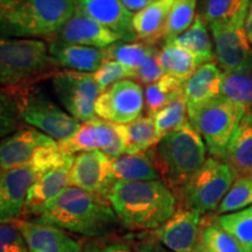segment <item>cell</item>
<instances>
[{"instance_id": "cell-1", "label": "cell", "mask_w": 252, "mask_h": 252, "mask_svg": "<svg viewBox=\"0 0 252 252\" xmlns=\"http://www.w3.org/2000/svg\"><path fill=\"white\" fill-rule=\"evenodd\" d=\"M108 201L119 224L131 231H154L178 210V198L161 180L116 181Z\"/></svg>"}, {"instance_id": "cell-49", "label": "cell", "mask_w": 252, "mask_h": 252, "mask_svg": "<svg viewBox=\"0 0 252 252\" xmlns=\"http://www.w3.org/2000/svg\"><path fill=\"white\" fill-rule=\"evenodd\" d=\"M251 173H252V172H251Z\"/></svg>"}, {"instance_id": "cell-17", "label": "cell", "mask_w": 252, "mask_h": 252, "mask_svg": "<svg viewBox=\"0 0 252 252\" xmlns=\"http://www.w3.org/2000/svg\"><path fill=\"white\" fill-rule=\"evenodd\" d=\"M75 4L87 17L112 31L121 41H137L132 26L133 14L125 8L121 0H75Z\"/></svg>"}, {"instance_id": "cell-27", "label": "cell", "mask_w": 252, "mask_h": 252, "mask_svg": "<svg viewBox=\"0 0 252 252\" xmlns=\"http://www.w3.org/2000/svg\"><path fill=\"white\" fill-rule=\"evenodd\" d=\"M158 58L165 74L184 82L187 81L198 67H201L196 56L173 42H166L158 53Z\"/></svg>"}, {"instance_id": "cell-39", "label": "cell", "mask_w": 252, "mask_h": 252, "mask_svg": "<svg viewBox=\"0 0 252 252\" xmlns=\"http://www.w3.org/2000/svg\"><path fill=\"white\" fill-rule=\"evenodd\" d=\"M94 77L103 93L117 82L133 80L134 71L118 62L104 61L100 67L94 72Z\"/></svg>"}, {"instance_id": "cell-34", "label": "cell", "mask_w": 252, "mask_h": 252, "mask_svg": "<svg viewBox=\"0 0 252 252\" xmlns=\"http://www.w3.org/2000/svg\"><path fill=\"white\" fill-rule=\"evenodd\" d=\"M196 252H242L236 239L215 222L202 223Z\"/></svg>"}, {"instance_id": "cell-28", "label": "cell", "mask_w": 252, "mask_h": 252, "mask_svg": "<svg viewBox=\"0 0 252 252\" xmlns=\"http://www.w3.org/2000/svg\"><path fill=\"white\" fill-rule=\"evenodd\" d=\"M206 24L207 23L203 20L202 17L198 15L195 18L194 23L187 31L171 41L175 45L189 50L191 54L196 56L201 65L210 63L215 58L212 39H210Z\"/></svg>"}, {"instance_id": "cell-33", "label": "cell", "mask_w": 252, "mask_h": 252, "mask_svg": "<svg viewBox=\"0 0 252 252\" xmlns=\"http://www.w3.org/2000/svg\"><path fill=\"white\" fill-rule=\"evenodd\" d=\"M215 222L236 239L242 252L252 250V206L238 212L219 215Z\"/></svg>"}, {"instance_id": "cell-38", "label": "cell", "mask_w": 252, "mask_h": 252, "mask_svg": "<svg viewBox=\"0 0 252 252\" xmlns=\"http://www.w3.org/2000/svg\"><path fill=\"white\" fill-rule=\"evenodd\" d=\"M18 103L9 89H0V138L7 137L20 126Z\"/></svg>"}, {"instance_id": "cell-16", "label": "cell", "mask_w": 252, "mask_h": 252, "mask_svg": "<svg viewBox=\"0 0 252 252\" xmlns=\"http://www.w3.org/2000/svg\"><path fill=\"white\" fill-rule=\"evenodd\" d=\"M202 223L201 214L178 208L165 224L151 234L173 252H196Z\"/></svg>"}, {"instance_id": "cell-46", "label": "cell", "mask_w": 252, "mask_h": 252, "mask_svg": "<svg viewBox=\"0 0 252 252\" xmlns=\"http://www.w3.org/2000/svg\"><path fill=\"white\" fill-rule=\"evenodd\" d=\"M166 1H167V2H168V4H169V5H171V6H172V4H173V2H174V1H175V0H166Z\"/></svg>"}, {"instance_id": "cell-19", "label": "cell", "mask_w": 252, "mask_h": 252, "mask_svg": "<svg viewBox=\"0 0 252 252\" xmlns=\"http://www.w3.org/2000/svg\"><path fill=\"white\" fill-rule=\"evenodd\" d=\"M15 223L26 241L28 252H82L78 242L64 230L34 220H18Z\"/></svg>"}, {"instance_id": "cell-31", "label": "cell", "mask_w": 252, "mask_h": 252, "mask_svg": "<svg viewBox=\"0 0 252 252\" xmlns=\"http://www.w3.org/2000/svg\"><path fill=\"white\" fill-rule=\"evenodd\" d=\"M154 46L143 42H124L118 41L102 49L104 61H115L125 65L134 72L146 62V60L157 52Z\"/></svg>"}, {"instance_id": "cell-30", "label": "cell", "mask_w": 252, "mask_h": 252, "mask_svg": "<svg viewBox=\"0 0 252 252\" xmlns=\"http://www.w3.org/2000/svg\"><path fill=\"white\" fill-rule=\"evenodd\" d=\"M185 82L165 74L159 81L145 88V105L149 116L157 113L173 100L184 96Z\"/></svg>"}, {"instance_id": "cell-29", "label": "cell", "mask_w": 252, "mask_h": 252, "mask_svg": "<svg viewBox=\"0 0 252 252\" xmlns=\"http://www.w3.org/2000/svg\"><path fill=\"white\" fill-rule=\"evenodd\" d=\"M151 116H140L125 125V154H137L152 149L161 139Z\"/></svg>"}, {"instance_id": "cell-22", "label": "cell", "mask_w": 252, "mask_h": 252, "mask_svg": "<svg viewBox=\"0 0 252 252\" xmlns=\"http://www.w3.org/2000/svg\"><path fill=\"white\" fill-rule=\"evenodd\" d=\"M230 167L236 178L252 172V117L243 116L226 146L222 161Z\"/></svg>"}, {"instance_id": "cell-44", "label": "cell", "mask_w": 252, "mask_h": 252, "mask_svg": "<svg viewBox=\"0 0 252 252\" xmlns=\"http://www.w3.org/2000/svg\"><path fill=\"white\" fill-rule=\"evenodd\" d=\"M121 2L125 6V8H127L131 12H139L141 9L149 6L152 0H121Z\"/></svg>"}, {"instance_id": "cell-41", "label": "cell", "mask_w": 252, "mask_h": 252, "mask_svg": "<svg viewBox=\"0 0 252 252\" xmlns=\"http://www.w3.org/2000/svg\"><path fill=\"white\" fill-rule=\"evenodd\" d=\"M158 53H159V50L154 52L146 60V62L134 72V80H138L140 83L149 86V84H152L154 82L159 81L165 75L161 64L159 62Z\"/></svg>"}, {"instance_id": "cell-14", "label": "cell", "mask_w": 252, "mask_h": 252, "mask_svg": "<svg viewBox=\"0 0 252 252\" xmlns=\"http://www.w3.org/2000/svg\"><path fill=\"white\" fill-rule=\"evenodd\" d=\"M39 174L33 165L0 169V224L17 222L25 213L28 191Z\"/></svg>"}, {"instance_id": "cell-11", "label": "cell", "mask_w": 252, "mask_h": 252, "mask_svg": "<svg viewBox=\"0 0 252 252\" xmlns=\"http://www.w3.org/2000/svg\"><path fill=\"white\" fill-rule=\"evenodd\" d=\"M144 105L145 96L140 84L133 80H124L99 94L94 103V112L105 122L127 125L140 117Z\"/></svg>"}, {"instance_id": "cell-45", "label": "cell", "mask_w": 252, "mask_h": 252, "mask_svg": "<svg viewBox=\"0 0 252 252\" xmlns=\"http://www.w3.org/2000/svg\"><path fill=\"white\" fill-rule=\"evenodd\" d=\"M245 32H247L248 39L252 45V0L250 2V7H249L247 21H245Z\"/></svg>"}, {"instance_id": "cell-25", "label": "cell", "mask_w": 252, "mask_h": 252, "mask_svg": "<svg viewBox=\"0 0 252 252\" xmlns=\"http://www.w3.org/2000/svg\"><path fill=\"white\" fill-rule=\"evenodd\" d=\"M112 174L116 181L160 180L150 150L137 154H124L112 159Z\"/></svg>"}, {"instance_id": "cell-13", "label": "cell", "mask_w": 252, "mask_h": 252, "mask_svg": "<svg viewBox=\"0 0 252 252\" xmlns=\"http://www.w3.org/2000/svg\"><path fill=\"white\" fill-rule=\"evenodd\" d=\"M115 182L112 159L103 152L90 151L75 156L69 174V186L108 198Z\"/></svg>"}, {"instance_id": "cell-9", "label": "cell", "mask_w": 252, "mask_h": 252, "mask_svg": "<svg viewBox=\"0 0 252 252\" xmlns=\"http://www.w3.org/2000/svg\"><path fill=\"white\" fill-rule=\"evenodd\" d=\"M53 87L60 102L72 117L82 123L97 118L94 103L102 90L94 81V74L74 70L55 72Z\"/></svg>"}, {"instance_id": "cell-48", "label": "cell", "mask_w": 252, "mask_h": 252, "mask_svg": "<svg viewBox=\"0 0 252 252\" xmlns=\"http://www.w3.org/2000/svg\"><path fill=\"white\" fill-rule=\"evenodd\" d=\"M251 252H252V250H251Z\"/></svg>"}, {"instance_id": "cell-42", "label": "cell", "mask_w": 252, "mask_h": 252, "mask_svg": "<svg viewBox=\"0 0 252 252\" xmlns=\"http://www.w3.org/2000/svg\"><path fill=\"white\" fill-rule=\"evenodd\" d=\"M84 252H134L128 244L122 241H102L88 244Z\"/></svg>"}, {"instance_id": "cell-26", "label": "cell", "mask_w": 252, "mask_h": 252, "mask_svg": "<svg viewBox=\"0 0 252 252\" xmlns=\"http://www.w3.org/2000/svg\"><path fill=\"white\" fill-rule=\"evenodd\" d=\"M251 0H202L201 17L209 25L245 26Z\"/></svg>"}, {"instance_id": "cell-32", "label": "cell", "mask_w": 252, "mask_h": 252, "mask_svg": "<svg viewBox=\"0 0 252 252\" xmlns=\"http://www.w3.org/2000/svg\"><path fill=\"white\" fill-rule=\"evenodd\" d=\"M220 96L237 104L244 116L252 117V74L224 72L220 84Z\"/></svg>"}, {"instance_id": "cell-23", "label": "cell", "mask_w": 252, "mask_h": 252, "mask_svg": "<svg viewBox=\"0 0 252 252\" xmlns=\"http://www.w3.org/2000/svg\"><path fill=\"white\" fill-rule=\"evenodd\" d=\"M171 5L166 0H154L149 6L133 14L132 26L137 40L153 46L163 39Z\"/></svg>"}, {"instance_id": "cell-24", "label": "cell", "mask_w": 252, "mask_h": 252, "mask_svg": "<svg viewBox=\"0 0 252 252\" xmlns=\"http://www.w3.org/2000/svg\"><path fill=\"white\" fill-rule=\"evenodd\" d=\"M223 72L215 63L202 64L185 82L184 97L187 105L206 102L220 96Z\"/></svg>"}, {"instance_id": "cell-2", "label": "cell", "mask_w": 252, "mask_h": 252, "mask_svg": "<svg viewBox=\"0 0 252 252\" xmlns=\"http://www.w3.org/2000/svg\"><path fill=\"white\" fill-rule=\"evenodd\" d=\"M33 220L64 231L99 238L111 234L119 224L108 198L74 186H69L47 203Z\"/></svg>"}, {"instance_id": "cell-5", "label": "cell", "mask_w": 252, "mask_h": 252, "mask_svg": "<svg viewBox=\"0 0 252 252\" xmlns=\"http://www.w3.org/2000/svg\"><path fill=\"white\" fill-rule=\"evenodd\" d=\"M58 67L45 41L0 37V87L14 89L28 86Z\"/></svg>"}, {"instance_id": "cell-12", "label": "cell", "mask_w": 252, "mask_h": 252, "mask_svg": "<svg viewBox=\"0 0 252 252\" xmlns=\"http://www.w3.org/2000/svg\"><path fill=\"white\" fill-rule=\"evenodd\" d=\"M214 39V53L223 72L252 71V45L245 26L210 25Z\"/></svg>"}, {"instance_id": "cell-4", "label": "cell", "mask_w": 252, "mask_h": 252, "mask_svg": "<svg viewBox=\"0 0 252 252\" xmlns=\"http://www.w3.org/2000/svg\"><path fill=\"white\" fill-rule=\"evenodd\" d=\"M150 152L160 180L174 194L207 160L206 144L189 122L163 135Z\"/></svg>"}, {"instance_id": "cell-35", "label": "cell", "mask_w": 252, "mask_h": 252, "mask_svg": "<svg viewBox=\"0 0 252 252\" xmlns=\"http://www.w3.org/2000/svg\"><path fill=\"white\" fill-rule=\"evenodd\" d=\"M197 0H175L169 8L163 40L171 42L191 26L195 20Z\"/></svg>"}, {"instance_id": "cell-20", "label": "cell", "mask_w": 252, "mask_h": 252, "mask_svg": "<svg viewBox=\"0 0 252 252\" xmlns=\"http://www.w3.org/2000/svg\"><path fill=\"white\" fill-rule=\"evenodd\" d=\"M75 156L65 162L40 173L28 191L25 213L35 216L40 209L69 187V174Z\"/></svg>"}, {"instance_id": "cell-37", "label": "cell", "mask_w": 252, "mask_h": 252, "mask_svg": "<svg viewBox=\"0 0 252 252\" xmlns=\"http://www.w3.org/2000/svg\"><path fill=\"white\" fill-rule=\"evenodd\" d=\"M252 206V179L249 176L238 178L223 197L216 213L224 215L245 209Z\"/></svg>"}, {"instance_id": "cell-43", "label": "cell", "mask_w": 252, "mask_h": 252, "mask_svg": "<svg viewBox=\"0 0 252 252\" xmlns=\"http://www.w3.org/2000/svg\"><path fill=\"white\" fill-rule=\"evenodd\" d=\"M134 252H173L167 249L161 242H159L151 234L135 239L133 242Z\"/></svg>"}, {"instance_id": "cell-21", "label": "cell", "mask_w": 252, "mask_h": 252, "mask_svg": "<svg viewBox=\"0 0 252 252\" xmlns=\"http://www.w3.org/2000/svg\"><path fill=\"white\" fill-rule=\"evenodd\" d=\"M49 55L61 67L69 70L94 74L104 62L102 49L72 45L58 40H49Z\"/></svg>"}, {"instance_id": "cell-6", "label": "cell", "mask_w": 252, "mask_h": 252, "mask_svg": "<svg viewBox=\"0 0 252 252\" xmlns=\"http://www.w3.org/2000/svg\"><path fill=\"white\" fill-rule=\"evenodd\" d=\"M243 116L237 104L223 96L188 105L189 123L206 141L213 158L220 160Z\"/></svg>"}, {"instance_id": "cell-3", "label": "cell", "mask_w": 252, "mask_h": 252, "mask_svg": "<svg viewBox=\"0 0 252 252\" xmlns=\"http://www.w3.org/2000/svg\"><path fill=\"white\" fill-rule=\"evenodd\" d=\"M75 8V0H0V36L52 39Z\"/></svg>"}, {"instance_id": "cell-18", "label": "cell", "mask_w": 252, "mask_h": 252, "mask_svg": "<svg viewBox=\"0 0 252 252\" xmlns=\"http://www.w3.org/2000/svg\"><path fill=\"white\" fill-rule=\"evenodd\" d=\"M49 40H58L97 49H104L121 41L112 31L87 17L77 7L64 26Z\"/></svg>"}, {"instance_id": "cell-8", "label": "cell", "mask_w": 252, "mask_h": 252, "mask_svg": "<svg viewBox=\"0 0 252 252\" xmlns=\"http://www.w3.org/2000/svg\"><path fill=\"white\" fill-rule=\"evenodd\" d=\"M9 90L17 99L21 121L58 143L69 139L81 127L80 121L60 109L46 94L31 84Z\"/></svg>"}, {"instance_id": "cell-36", "label": "cell", "mask_w": 252, "mask_h": 252, "mask_svg": "<svg viewBox=\"0 0 252 252\" xmlns=\"http://www.w3.org/2000/svg\"><path fill=\"white\" fill-rule=\"evenodd\" d=\"M156 126L161 137L187 124L188 121V105L185 97L181 96L159 110L152 116Z\"/></svg>"}, {"instance_id": "cell-40", "label": "cell", "mask_w": 252, "mask_h": 252, "mask_svg": "<svg viewBox=\"0 0 252 252\" xmlns=\"http://www.w3.org/2000/svg\"><path fill=\"white\" fill-rule=\"evenodd\" d=\"M0 252H28L26 241L15 222L0 224Z\"/></svg>"}, {"instance_id": "cell-47", "label": "cell", "mask_w": 252, "mask_h": 252, "mask_svg": "<svg viewBox=\"0 0 252 252\" xmlns=\"http://www.w3.org/2000/svg\"><path fill=\"white\" fill-rule=\"evenodd\" d=\"M152 1H154V0H152Z\"/></svg>"}, {"instance_id": "cell-10", "label": "cell", "mask_w": 252, "mask_h": 252, "mask_svg": "<svg viewBox=\"0 0 252 252\" xmlns=\"http://www.w3.org/2000/svg\"><path fill=\"white\" fill-rule=\"evenodd\" d=\"M58 146L62 152L69 154L100 151L110 159H116L125 154V125L98 118L82 123L76 133L60 141Z\"/></svg>"}, {"instance_id": "cell-7", "label": "cell", "mask_w": 252, "mask_h": 252, "mask_svg": "<svg viewBox=\"0 0 252 252\" xmlns=\"http://www.w3.org/2000/svg\"><path fill=\"white\" fill-rule=\"evenodd\" d=\"M235 176L222 160L209 158L180 190L175 193L179 208L198 214L217 210Z\"/></svg>"}, {"instance_id": "cell-15", "label": "cell", "mask_w": 252, "mask_h": 252, "mask_svg": "<svg viewBox=\"0 0 252 252\" xmlns=\"http://www.w3.org/2000/svg\"><path fill=\"white\" fill-rule=\"evenodd\" d=\"M56 144L58 141L36 128H19L0 141V169L30 166L41 150Z\"/></svg>"}]
</instances>
